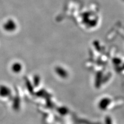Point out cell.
Returning <instances> with one entry per match:
<instances>
[{"mask_svg": "<svg viewBox=\"0 0 124 124\" xmlns=\"http://www.w3.org/2000/svg\"><path fill=\"white\" fill-rule=\"evenodd\" d=\"M2 28L4 31L8 33H13L17 29V24L14 19H8L3 23Z\"/></svg>", "mask_w": 124, "mask_h": 124, "instance_id": "1", "label": "cell"}, {"mask_svg": "<svg viewBox=\"0 0 124 124\" xmlns=\"http://www.w3.org/2000/svg\"><path fill=\"white\" fill-rule=\"evenodd\" d=\"M11 96V90L5 85H0V96L2 97H9Z\"/></svg>", "mask_w": 124, "mask_h": 124, "instance_id": "2", "label": "cell"}, {"mask_svg": "<svg viewBox=\"0 0 124 124\" xmlns=\"http://www.w3.org/2000/svg\"><path fill=\"white\" fill-rule=\"evenodd\" d=\"M23 69L22 64L19 62L14 63L11 66V70L15 73H19L21 72Z\"/></svg>", "mask_w": 124, "mask_h": 124, "instance_id": "3", "label": "cell"}, {"mask_svg": "<svg viewBox=\"0 0 124 124\" xmlns=\"http://www.w3.org/2000/svg\"><path fill=\"white\" fill-rule=\"evenodd\" d=\"M13 107L14 109L15 110H18L19 109L20 106V98L19 97V95H16L15 97H14L13 99Z\"/></svg>", "mask_w": 124, "mask_h": 124, "instance_id": "4", "label": "cell"}, {"mask_svg": "<svg viewBox=\"0 0 124 124\" xmlns=\"http://www.w3.org/2000/svg\"><path fill=\"white\" fill-rule=\"evenodd\" d=\"M26 84L27 87H28V88L29 89V90L30 91V92H32V90H31V85H30V82H29L28 81L26 80Z\"/></svg>", "mask_w": 124, "mask_h": 124, "instance_id": "5", "label": "cell"}]
</instances>
